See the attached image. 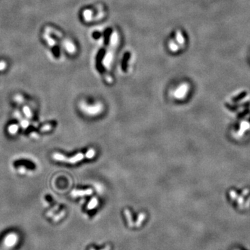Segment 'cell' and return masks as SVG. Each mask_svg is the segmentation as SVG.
<instances>
[{"label": "cell", "instance_id": "1", "mask_svg": "<svg viewBox=\"0 0 250 250\" xmlns=\"http://www.w3.org/2000/svg\"><path fill=\"white\" fill-rule=\"evenodd\" d=\"M95 150H94V149H90L85 154H83L82 153H79L70 158L66 157L65 156L59 153H54L53 156H52V157H53V159L56 160V161L74 164L78 163V162H80L84 159H92V158L95 156Z\"/></svg>", "mask_w": 250, "mask_h": 250}, {"label": "cell", "instance_id": "2", "mask_svg": "<svg viewBox=\"0 0 250 250\" xmlns=\"http://www.w3.org/2000/svg\"><path fill=\"white\" fill-rule=\"evenodd\" d=\"M118 40H119V37H118V32L114 31L111 36L109 49L107 50L106 55H105V57L102 61L103 65L107 70L111 69L114 56V52H115V49L118 45Z\"/></svg>", "mask_w": 250, "mask_h": 250}, {"label": "cell", "instance_id": "3", "mask_svg": "<svg viewBox=\"0 0 250 250\" xmlns=\"http://www.w3.org/2000/svg\"><path fill=\"white\" fill-rule=\"evenodd\" d=\"M80 108L83 112L89 115H96L102 113L104 107L101 103H97L95 105H88L85 102L80 103Z\"/></svg>", "mask_w": 250, "mask_h": 250}, {"label": "cell", "instance_id": "4", "mask_svg": "<svg viewBox=\"0 0 250 250\" xmlns=\"http://www.w3.org/2000/svg\"><path fill=\"white\" fill-rule=\"evenodd\" d=\"M188 88H189V85L187 83H183V84L179 85L174 91L173 96H174V98L177 99V100L184 99L187 95L188 90H189Z\"/></svg>", "mask_w": 250, "mask_h": 250}, {"label": "cell", "instance_id": "5", "mask_svg": "<svg viewBox=\"0 0 250 250\" xmlns=\"http://www.w3.org/2000/svg\"><path fill=\"white\" fill-rule=\"evenodd\" d=\"M93 193V190L89 188V189L85 190H73L72 192V195L73 197H81L85 196V195H91Z\"/></svg>", "mask_w": 250, "mask_h": 250}, {"label": "cell", "instance_id": "6", "mask_svg": "<svg viewBox=\"0 0 250 250\" xmlns=\"http://www.w3.org/2000/svg\"><path fill=\"white\" fill-rule=\"evenodd\" d=\"M176 40H177V43L179 45V47H183V45H184V42H185V40H184V38H183V35H182V34H181V32L179 31H177Z\"/></svg>", "mask_w": 250, "mask_h": 250}, {"label": "cell", "instance_id": "7", "mask_svg": "<svg viewBox=\"0 0 250 250\" xmlns=\"http://www.w3.org/2000/svg\"><path fill=\"white\" fill-rule=\"evenodd\" d=\"M169 48H170V49L171 51L173 52H178L179 48V45L177 44V43H175L174 40H171L170 42V43H169Z\"/></svg>", "mask_w": 250, "mask_h": 250}, {"label": "cell", "instance_id": "8", "mask_svg": "<svg viewBox=\"0 0 250 250\" xmlns=\"http://www.w3.org/2000/svg\"><path fill=\"white\" fill-rule=\"evenodd\" d=\"M97 204H98L97 199L96 198V197H93V198L91 200V201L89 202L88 205V208H89V209H93V208L97 207Z\"/></svg>", "mask_w": 250, "mask_h": 250}, {"label": "cell", "instance_id": "9", "mask_svg": "<svg viewBox=\"0 0 250 250\" xmlns=\"http://www.w3.org/2000/svg\"><path fill=\"white\" fill-rule=\"evenodd\" d=\"M18 129H19L18 125L12 124L8 127V132H9L10 134H15V133L18 131Z\"/></svg>", "mask_w": 250, "mask_h": 250}, {"label": "cell", "instance_id": "10", "mask_svg": "<svg viewBox=\"0 0 250 250\" xmlns=\"http://www.w3.org/2000/svg\"><path fill=\"white\" fill-rule=\"evenodd\" d=\"M23 111H24V113H25L26 116H27V118H31L32 113H31V110L29 109V108H28V107L25 106L23 108Z\"/></svg>", "mask_w": 250, "mask_h": 250}, {"label": "cell", "instance_id": "11", "mask_svg": "<svg viewBox=\"0 0 250 250\" xmlns=\"http://www.w3.org/2000/svg\"><path fill=\"white\" fill-rule=\"evenodd\" d=\"M125 215H126L127 220H128V222L129 223V225L132 226L133 225L132 220H131V216L130 212H129V210H125Z\"/></svg>", "mask_w": 250, "mask_h": 250}, {"label": "cell", "instance_id": "12", "mask_svg": "<svg viewBox=\"0 0 250 250\" xmlns=\"http://www.w3.org/2000/svg\"><path fill=\"white\" fill-rule=\"evenodd\" d=\"M52 124H47V125H44L43 127H41L40 129V131H49L50 129H52Z\"/></svg>", "mask_w": 250, "mask_h": 250}, {"label": "cell", "instance_id": "13", "mask_svg": "<svg viewBox=\"0 0 250 250\" xmlns=\"http://www.w3.org/2000/svg\"><path fill=\"white\" fill-rule=\"evenodd\" d=\"M145 218V214L144 213H141L140 215L139 218H138V223H137V226H140V224H141L142 221L144 220V219Z\"/></svg>", "mask_w": 250, "mask_h": 250}]
</instances>
